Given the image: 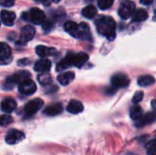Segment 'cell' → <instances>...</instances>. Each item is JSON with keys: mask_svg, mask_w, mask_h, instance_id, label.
<instances>
[{"mask_svg": "<svg viewBox=\"0 0 156 155\" xmlns=\"http://www.w3.org/2000/svg\"><path fill=\"white\" fill-rule=\"evenodd\" d=\"M82 16L86 18H94L97 15V8L93 5H88L82 9Z\"/></svg>", "mask_w": 156, "mask_h": 155, "instance_id": "obj_23", "label": "cell"}, {"mask_svg": "<svg viewBox=\"0 0 156 155\" xmlns=\"http://www.w3.org/2000/svg\"><path fill=\"white\" fill-rule=\"evenodd\" d=\"M55 52H56V49L54 48H48V47L42 46V45L37 46L36 48V53L43 58H46L47 57L54 55Z\"/></svg>", "mask_w": 156, "mask_h": 155, "instance_id": "obj_17", "label": "cell"}, {"mask_svg": "<svg viewBox=\"0 0 156 155\" xmlns=\"http://www.w3.org/2000/svg\"><path fill=\"white\" fill-rule=\"evenodd\" d=\"M74 78H75V74L73 72H71V71L65 72V73L59 74L58 76V81L62 86H67L74 79Z\"/></svg>", "mask_w": 156, "mask_h": 155, "instance_id": "obj_20", "label": "cell"}, {"mask_svg": "<svg viewBox=\"0 0 156 155\" xmlns=\"http://www.w3.org/2000/svg\"><path fill=\"white\" fill-rule=\"evenodd\" d=\"M155 82V79L151 75H144L138 79V84L141 87H149L154 85Z\"/></svg>", "mask_w": 156, "mask_h": 155, "instance_id": "obj_24", "label": "cell"}, {"mask_svg": "<svg viewBox=\"0 0 156 155\" xmlns=\"http://www.w3.org/2000/svg\"><path fill=\"white\" fill-rule=\"evenodd\" d=\"M67 111L71 114H79V113L82 112L83 105L80 101L76 100H72L69 101V103L67 107Z\"/></svg>", "mask_w": 156, "mask_h": 155, "instance_id": "obj_15", "label": "cell"}, {"mask_svg": "<svg viewBox=\"0 0 156 155\" xmlns=\"http://www.w3.org/2000/svg\"><path fill=\"white\" fill-rule=\"evenodd\" d=\"M111 82H112V86L118 90L127 87L130 84V79L125 74L118 73L112 77Z\"/></svg>", "mask_w": 156, "mask_h": 155, "instance_id": "obj_7", "label": "cell"}, {"mask_svg": "<svg viewBox=\"0 0 156 155\" xmlns=\"http://www.w3.org/2000/svg\"><path fill=\"white\" fill-rule=\"evenodd\" d=\"M140 2H141L142 5H151L154 2V0H140Z\"/></svg>", "mask_w": 156, "mask_h": 155, "instance_id": "obj_33", "label": "cell"}, {"mask_svg": "<svg viewBox=\"0 0 156 155\" xmlns=\"http://www.w3.org/2000/svg\"><path fill=\"white\" fill-rule=\"evenodd\" d=\"M79 28H78V34H77V37L79 39H83V40H90L91 35H90V26L87 23H80V25H78Z\"/></svg>", "mask_w": 156, "mask_h": 155, "instance_id": "obj_11", "label": "cell"}, {"mask_svg": "<svg viewBox=\"0 0 156 155\" xmlns=\"http://www.w3.org/2000/svg\"><path fill=\"white\" fill-rule=\"evenodd\" d=\"M78 24H76L74 21H67L64 24V29L67 31L69 34H70L73 37H77L78 34Z\"/></svg>", "mask_w": 156, "mask_h": 155, "instance_id": "obj_22", "label": "cell"}, {"mask_svg": "<svg viewBox=\"0 0 156 155\" xmlns=\"http://www.w3.org/2000/svg\"><path fill=\"white\" fill-rule=\"evenodd\" d=\"M148 18V13L146 10L143 8H139L136 11H134L133 15V22H143L145 21Z\"/></svg>", "mask_w": 156, "mask_h": 155, "instance_id": "obj_21", "label": "cell"}, {"mask_svg": "<svg viewBox=\"0 0 156 155\" xmlns=\"http://www.w3.org/2000/svg\"><path fill=\"white\" fill-rule=\"evenodd\" d=\"M37 80L42 86H48L51 83L52 79L49 74L48 73H41L37 76Z\"/></svg>", "mask_w": 156, "mask_h": 155, "instance_id": "obj_26", "label": "cell"}, {"mask_svg": "<svg viewBox=\"0 0 156 155\" xmlns=\"http://www.w3.org/2000/svg\"><path fill=\"white\" fill-rule=\"evenodd\" d=\"M0 25H1V24H0Z\"/></svg>", "mask_w": 156, "mask_h": 155, "instance_id": "obj_39", "label": "cell"}, {"mask_svg": "<svg viewBox=\"0 0 156 155\" xmlns=\"http://www.w3.org/2000/svg\"><path fill=\"white\" fill-rule=\"evenodd\" d=\"M51 69V61L47 58L37 60L34 65V69L39 73H47Z\"/></svg>", "mask_w": 156, "mask_h": 155, "instance_id": "obj_12", "label": "cell"}, {"mask_svg": "<svg viewBox=\"0 0 156 155\" xmlns=\"http://www.w3.org/2000/svg\"><path fill=\"white\" fill-rule=\"evenodd\" d=\"M52 27H53V24H52V22L49 21V20H45V21L42 23V28H43L44 31L48 32V31L51 30Z\"/></svg>", "mask_w": 156, "mask_h": 155, "instance_id": "obj_31", "label": "cell"}, {"mask_svg": "<svg viewBox=\"0 0 156 155\" xmlns=\"http://www.w3.org/2000/svg\"><path fill=\"white\" fill-rule=\"evenodd\" d=\"M0 17H1V20H2L4 25L11 26H13V24L15 22L16 14L14 12H12V11L3 10V11H1Z\"/></svg>", "mask_w": 156, "mask_h": 155, "instance_id": "obj_13", "label": "cell"}, {"mask_svg": "<svg viewBox=\"0 0 156 155\" xmlns=\"http://www.w3.org/2000/svg\"><path fill=\"white\" fill-rule=\"evenodd\" d=\"M154 121H155L154 112H149V113L145 114L144 116H143L138 121H136L135 125H136V127H143L146 124H150V123L154 122Z\"/></svg>", "mask_w": 156, "mask_h": 155, "instance_id": "obj_19", "label": "cell"}, {"mask_svg": "<svg viewBox=\"0 0 156 155\" xmlns=\"http://www.w3.org/2000/svg\"><path fill=\"white\" fill-rule=\"evenodd\" d=\"M123 155H135V154H133V153H124Z\"/></svg>", "mask_w": 156, "mask_h": 155, "instance_id": "obj_38", "label": "cell"}, {"mask_svg": "<svg viewBox=\"0 0 156 155\" xmlns=\"http://www.w3.org/2000/svg\"><path fill=\"white\" fill-rule=\"evenodd\" d=\"M130 116L133 121H138L139 119H141L144 116L142 107H140L139 105H133L130 109Z\"/></svg>", "mask_w": 156, "mask_h": 155, "instance_id": "obj_25", "label": "cell"}, {"mask_svg": "<svg viewBox=\"0 0 156 155\" xmlns=\"http://www.w3.org/2000/svg\"><path fill=\"white\" fill-rule=\"evenodd\" d=\"M89 59L88 54L84 52H80V53H73V52H69L67 56L61 59L58 64L56 70L57 71H61L69 67L75 66L77 68H81Z\"/></svg>", "mask_w": 156, "mask_h": 155, "instance_id": "obj_2", "label": "cell"}, {"mask_svg": "<svg viewBox=\"0 0 156 155\" xmlns=\"http://www.w3.org/2000/svg\"><path fill=\"white\" fill-rule=\"evenodd\" d=\"M154 105H155V101H154V100H153V102H152V106H153L154 111H155V107H154Z\"/></svg>", "mask_w": 156, "mask_h": 155, "instance_id": "obj_36", "label": "cell"}, {"mask_svg": "<svg viewBox=\"0 0 156 155\" xmlns=\"http://www.w3.org/2000/svg\"><path fill=\"white\" fill-rule=\"evenodd\" d=\"M146 146L148 149L147 151L148 155H156V141L154 139L151 140Z\"/></svg>", "mask_w": 156, "mask_h": 155, "instance_id": "obj_28", "label": "cell"}, {"mask_svg": "<svg viewBox=\"0 0 156 155\" xmlns=\"http://www.w3.org/2000/svg\"><path fill=\"white\" fill-rule=\"evenodd\" d=\"M96 28L99 34L112 41L116 37V22L109 16H101L95 21Z\"/></svg>", "mask_w": 156, "mask_h": 155, "instance_id": "obj_1", "label": "cell"}, {"mask_svg": "<svg viewBox=\"0 0 156 155\" xmlns=\"http://www.w3.org/2000/svg\"><path fill=\"white\" fill-rule=\"evenodd\" d=\"M15 4V0H0V5L5 7L13 6Z\"/></svg>", "mask_w": 156, "mask_h": 155, "instance_id": "obj_32", "label": "cell"}, {"mask_svg": "<svg viewBox=\"0 0 156 155\" xmlns=\"http://www.w3.org/2000/svg\"><path fill=\"white\" fill-rule=\"evenodd\" d=\"M16 107V102L12 98H6L1 102V110L6 113L12 112Z\"/></svg>", "mask_w": 156, "mask_h": 155, "instance_id": "obj_14", "label": "cell"}, {"mask_svg": "<svg viewBox=\"0 0 156 155\" xmlns=\"http://www.w3.org/2000/svg\"><path fill=\"white\" fill-rule=\"evenodd\" d=\"M22 18L24 20L30 21L35 25H39V24H42L46 20V15L41 9L34 7L30 9L29 12L23 13Z\"/></svg>", "mask_w": 156, "mask_h": 155, "instance_id": "obj_3", "label": "cell"}, {"mask_svg": "<svg viewBox=\"0 0 156 155\" xmlns=\"http://www.w3.org/2000/svg\"><path fill=\"white\" fill-rule=\"evenodd\" d=\"M113 2L114 0H98V6L101 10H106L112 5Z\"/></svg>", "mask_w": 156, "mask_h": 155, "instance_id": "obj_27", "label": "cell"}, {"mask_svg": "<svg viewBox=\"0 0 156 155\" xmlns=\"http://www.w3.org/2000/svg\"><path fill=\"white\" fill-rule=\"evenodd\" d=\"M51 2H54V3H58V2H60L61 0H50Z\"/></svg>", "mask_w": 156, "mask_h": 155, "instance_id": "obj_37", "label": "cell"}, {"mask_svg": "<svg viewBox=\"0 0 156 155\" xmlns=\"http://www.w3.org/2000/svg\"><path fill=\"white\" fill-rule=\"evenodd\" d=\"M13 122V119L10 115H2L0 116V125L3 126V127H5L7 125H9L11 122Z\"/></svg>", "mask_w": 156, "mask_h": 155, "instance_id": "obj_29", "label": "cell"}, {"mask_svg": "<svg viewBox=\"0 0 156 155\" xmlns=\"http://www.w3.org/2000/svg\"><path fill=\"white\" fill-rule=\"evenodd\" d=\"M44 105V101L41 99H34L29 100L24 107V112L26 116H33L36 114Z\"/></svg>", "mask_w": 156, "mask_h": 155, "instance_id": "obj_5", "label": "cell"}, {"mask_svg": "<svg viewBox=\"0 0 156 155\" xmlns=\"http://www.w3.org/2000/svg\"><path fill=\"white\" fill-rule=\"evenodd\" d=\"M18 90L23 95H32L37 90V85L32 79H28L18 84Z\"/></svg>", "mask_w": 156, "mask_h": 155, "instance_id": "obj_8", "label": "cell"}, {"mask_svg": "<svg viewBox=\"0 0 156 155\" xmlns=\"http://www.w3.org/2000/svg\"><path fill=\"white\" fill-rule=\"evenodd\" d=\"M134 11H135V4L133 1L128 0L122 3L118 10V14L122 19H128L133 15Z\"/></svg>", "mask_w": 156, "mask_h": 155, "instance_id": "obj_6", "label": "cell"}, {"mask_svg": "<svg viewBox=\"0 0 156 155\" xmlns=\"http://www.w3.org/2000/svg\"><path fill=\"white\" fill-rule=\"evenodd\" d=\"M25 138V134L17 130H10L7 134L5 135V142L8 144H16L20 142H22Z\"/></svg>", "mask_w": 156, "mask_h": 155, "instance_id": "obj_10", "label": "cell"}, {"mask_svg": "<svg viewBox=\"0 0 156 155\" xmlns=\"http://www.w3.org/2000/svg\"><path fill=\"white\" fill-rule=\"evenodd\" d=\"M36 34V30L34 28V26L27 25L22 27L21 32H20V36H19V39L16 41V45L18 46H24L26 45L28 41H30Z\"/></svg>", "mask_w": 156, "mask_h": 155, "instance_id": "obj_4", "label": "cell"}, {"mask_svg": "<svg viewBox=\"0 0 156 155\" xmlns=\"http://www.w3.org/2000/svg\"><path fill=\"white\" fill-rule=\"evenodd\" d=\"M62 110H63V107L61 103H55V104L48 106L44 111V114L48 116H57L62 112Z\"/></svg>", "mask_w": 156, "mask_h": 155, "instance_id": "obj_16", "label": "cell"}, {"mask_svg": "<svg viewBox=\"0 0 156 155\" xmlns=\"http://www.w3.org/2000/svg\"><path fill=\"white\" fill-rule=\"evenodd\" d=\"M28 63H29V61L27 58H23L18 61V65H27Z\"/></svg>", "mask_w": 156, "mask_h": 155, "instance_id": "obj_34", "label": "cell"}, {"mask_svg": "<svg viewBox=\"0 0 156 155\" xmlns=\"http://www.w3.org/2000/svg\"><path fill=\"white\" fill-rule=\"evenodd\" d=\"M144 99V92L143 91H137L134 95H133V98L132 100L133 103H139L140 101H142V100Z\"/></svg>", "mask_w": 156, "mask_h": 155, "instance_id": "obj_30", "label": "cell"}, {"mask_svg": "<svg viewBox=\"0 0 156 155\" xmlns=\"http://www.w3.org/2000/svg\"><path fill=\"white\" fill-rule=\"evenodd\" d=\"M36 2H40V3H43L45 5H49L51 1L50 0H35Z\"/></svg>", "mask_w": 156, "mask_h": 155, "instance_id": "obj_35", "label": "cell"}, {"mask_svg": "<svg viewBox=\"0 0 156 155\" xmlns=\"http://www.w3.org/2000/svg\"><path fill=\"white\" fill-rule=\"evenodd\" d=\"M10 78L13 80V82L16 85V84L21 83L24 80L28 79L30 78V73H29V71H27V70H20V71L16 72Z\"/></svg>", "mask_w": 156, "mask_h": 155, "instance_id": "obj_18", "label": "cell"}, {"mask_svg": "<svg viewBox=\"0 0 156 155\" xmlns=\"http://www.w3.org/2000/svg\"><path fill=\"white\" fill-rule=\"evenodd\" d=\"M12 61V52L9 46L0 42V65H7Z\"/></svg>", "mask_w": 156, "mask_h": 155, "instance_id": "obj_9", "label": "cell"}]
</instances>
